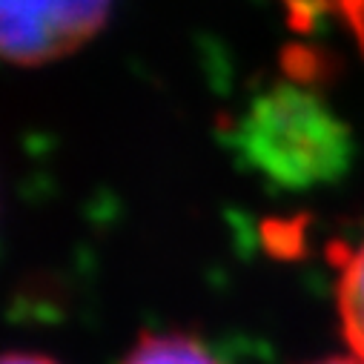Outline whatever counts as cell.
Wrapping results in <instances>:
<instances>
[{
  "instance_id": "obj_7",
  "label": "cell",
  "mask_w": 364,
  "mask_h": 364,
  "mask_svg": "<svg viewBox=\"0 0 364 364\" xmlns=\"http://www.w3.org/2000/svg\"><path fill=\"white\" fill-rule=\"evenodd\" d=\"M350 6H364V0H347Z\"/></svg>"
},
{
  "instance_id": "obj_3",
  "label": "cell",
  "mask_w": 364,
  "mask_h": 364,
  "mask_svg": "<svg viewBox=\"0 0 364 364\" xmlns=\"http://www.w3.org/2000/svg\"><path fill=\"white\" fill-rule=\"evenodd\" d=\"M341 333L355 358L364 361V244L347 255L338 276Z\"/></svg>"
},
{
  "instance_id": "obj_5",
  "label": "cell",
  "mask_w": 364,
  "mask_h": 364,
  "mask_svg": "<svg viewBox=\"0 0 364 364\" xmlns=\"http://www.w3.org/2000/svg\"><path fill=\"white\" fill-rule=\"evenodd\" d=\"M4 364H58V361L43 358V355H35V353H9L4 358Z\"/></svg>"
},
{
  "instance_id": "obj_4",
  "label": "cell",
  "mask_w": 364,
  "mask_h": 364,
  "mask_svg": "<svg viewBox=\"0 0 364 364\" xmlns=\"http://www.w3.org/2000/svg\"><path fill=\"white\" fill-rule=\"evenodd\" d=\"M121 364H218L207 347L181 333H146Z\"/></svg>"
},
{
  "instance_id": "obj_2",
  "label": "cell",
  "mask_w": 364,
  "mask_h": 364,
  "mask_svg": "<svg viewBox=\"0 0 364 364\" xmlns=\"http://www.w3.org/2000/svg\"><path fill=\"white\" fill-rule=\"evenodd\" d=\"M112 0H0V49L15 66H43L92 41Z\"/></svg>"
},
{
  "instance_id": "obj_1",
  "label": "cell",
  "mask_w": 364,
  "mask_h": 364,
  "mask_svg": "<svg viewBox=\"0 0 364 364\" xmlns=\"http://www.w3.org/2000/svg\"><path fill=\"white\" fill-rule=\"evenodd\" d=\"M244 161L279 190H313L341 178L350 164L347 127L321 98L282 83L255 98L235 127Z\"/></svg>"
},
{
  "instance_id": "obj_6",
  "label": "cell",
  "mask_w": 364,
  "mask_h": 364,
  "mask_svg": "<svg viewBox=\"0 0 364 364\" xmlns=\"http://www.w3.org/2000/svg\"><path fill=\"white\" fill-rule=\"evenodd\" d=\"M310 364H364L361 358H341V355H330V358H318V361H310Z\"/></svg>"
}]
</instances>
